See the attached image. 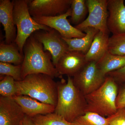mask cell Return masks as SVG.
Listing matches in <instances>:
<instances>
[{"label":"cell","mask_w":125,"mask_h":125,"mask_svg":"<svg viewBox=\"0 0 125 125\" xmlns=\"http://www.w3.org/2000/svg\"><path fill=\"white\" fill-rule=\"evenodd\" d=\"M72 125H108L107 117L90 112L78 117L72 123Z\"/></svg>","instance_id":"cell-21"},{"label":"cell","mask_w":125,"mask_h":125,"mask_svg":"<svg viewBox=\"0 0 125 125\" xmlns=\"http://www.w3.org/2000/svg\"><path fill=\"white\" fill-rule=\"evenodd\" d=\"M24 57V55L21 53L17 45L14 42L10 44L1 42L0 62L13 64L15 65H20L23 62Z\"/></svg>","instance_id":"cell-19"},{"label":"cell","mask_w":125,"mask_h":125,"mask_svg":"<svg viewBox=\"0 0 125 125\" xmlns=\"http://www.w3.org/2000/svg\"><path fill=\"white\" fill-rule=\"evenodd\" d=\"M25 115L13 97H0V125H23Z\"/></svg>","instance_id":"cell-12"},{"label":"cell","mask_w":125,"mask_h":125,"mask_svg":"<svg viewBox=\"0 0 125 125\" xmlns=\"http://www.w3.org/2000/svg\"><path fill=\"white\" fill-rule=\"evenodd\" d=\"M32 34L42 44L44 51L51 53L52 63L55 66L61 57L69 51L66 42L55 30L51 28L48 31L39 30Z\"/></svg>","instance_id":"cell-8"},{"label":"cell","mask_w":125,"mask_h":125,"mask_svg":"<svg viewBox=\"0 0 125 125\" xmlns=\"http://www.w3.org/2000/svg\"><path fill=\"white\" fill-rule=\"evenodd\" d=\"M13 98L25 115L30 117L53 113L55 108L54 105L41 102L26 95H16Z\"/></svg>","instance_id":"cell-14"},{"label":"cell","mask_w":125,"mask_h":125,"mask_svg":"<svg viewBox=\"0 0 125 125\" xmlns=\"http://www.w3.org/2000/svg\"><path fill=\"white\" fill-rule=\"evenodd\" d=\"M13 17L17 29L14 43L21 54L23 55V48L26 41L32 34L40 30L48 31L51 28L40 24L34 20L28 8V0H14Z\"/></svg>","instance_id":"cell-5"},{"label":"cell","mask_w":125,"mask_h":125,"mask_svg":"<svg viewBox=\"0 0 125 125\" xmlns=\"http://www.w3.org/2000/svg\"><path fill=\"white\" fill-rule=\"evenodd\" d=\"M0 74L1 75L11 76L15 81H20L21 75V65H13L6 62H0Z\"/></svg>","instance_id":"cell-25"},{"label":"cell","mask_w":125,"mask_h":125,"mask_svg":"<svg viewBox=\"0 0 125 125\" xmlns=\"http://www.w3.org/2000/svg\"><path fill=\"white\" fill-rule=\"evenodd\" d=\"M87 62L85 54L83 52L69 51L60 58L55 67L61 78L63 75L73 77L83 69Z\"/></svg>","instance_id":"cell-11"},{"label":"cell","mask_w":125,"mask_h":125,"mask_svg":"<svg viewBox=\"0 0 125 125\" xmlns=\"http://www.w3.org/2000/svg\"><path fill=\"white\" fill-rule=\"evenodd\" d=\"M107 118L108 125H125V108L117 109L115 114Z\"/></svg>","instance_id":"cell-26"},{"label":"cell","mask_w":125,"mask_h":125,"mask_svg":"<svg viewBox=\"0 0 125 125\" xmlns=\"http://www.w3.org/2000/svg\"><path fill=\"white\" fill-rule=\"evenodd\" d=\"M58 99L54 113L70 123L86 112L85 96L74 85L73 78L67 76L57 82Z\"/></svg>","instance_id":"cell-2"},{"label":"cell","mask_w":125,"mask_h":125,"mask_svg":"<svg viewBox=\"0 0 125 125\" xmlns=\"http://www.w3.org/2000/svg\"><path fill=\"white\" fill-rule=\"evenodd\" d=\"M30 118L35 125H72L71 123L54 113Z\"/></svg>","instance_id":"cell-22"},{"label":"cell","mask_w":125,"mask_h":125,"mask_svg":"<svg viewBox=\"0 0 125 125\" xmlns=\"http://www.w3.org/2000/svg\"><path fill=\"white\" fill-rule=\"evenodd\" d=\"M118 85H119L116 101L117 109L125 108V83Z\"/></svg>","instance_id":"cell-27"},{"label":"cell","mask_w":125,"mask_h":125,"mask_svg":"<svg viewBox=\"0 0 125 125\" xmlns=\"http://www.w3.org/2000/svg\"><path fill=\"white\" fill-rule=\"evenodd\" d=\"M72 0H29L28 8L32 17H53L66 13L71 8Z\"/></svg>","instance_id":"cell-10"},{"label":"cell","mask_w":125,"mask_h":125,"mask_svg":"<svg viewBox=\"0 0 125 125\" xmlns=\"http://www.w3.org/2000/svg\"><path fill=\"white\" fill-rule=\"evenodd\" d=\"M118 88V84L113 78L106 76L101 87L85 95L86 112H92L105 117L115 114L117 110L116 101Z\"/></svg>","instance_id":"cell-4"},{"label":"cell","mask_w":125,"mask_h":125,"mask_svg":"<svg viewBox=\"0 0 125 125\" xmlns=\"http://www.w3.org/2000/svg\"><path fill=\"white\" fill-rule=\"evenodd\" d=\"M106 76H110L118 85L125 83V66L117 70L108 73Z\"/></svg>","instance_id":"cell-28"},{"label":"cell","mask_w":125,"mask_h":125,"mask_svg":"<svg viewBox=\"0 0 125 125\" xmlns=\"http://www.w3.org/2000/svg\"><path fill=\"white\" fill-rule=\"evenodd\" d=\"M43 74L29 75L20 81H15L17 95H26L41 102L56 107L58 99L57 82Z\"/></svg>","instance_id":"cell-3"},{"label":"cell","mask_w":125,"mask_h":125,"mask_svg":"<svg viewBox=\"0 0 125 125\" xmlns=\"http://www.w3.org/2000/svg\"><path fill=\"white\" fill-rule=\"evenodd\" d=\"M92 27L84 30L85 36L81 38L64 39L69 47V51H77L86 54L89 50L96 34L99 31Z\"/></svg>","instance_id":"cell-17"},{"label":"cell","mask_w":125,"mask_h":125,"mask_svg":"<svg viewBox=\"0 0 125 125\" xmlns=\"http://www.w3.org/2000/svg\"><path fill=\"white\" fill-rule=\"evenodd\" d=\"M108 34L99 31L95 35L90 48L85 54L87 62H98L108 50Z\"/></svg>","instance_id":"cell-16"},{"label":"cell","mask_w":125,"mask_h":125,"mask_svg":"<svg viewBox=\"0 0 125 125\" xmlns=\"http://www.w3.org/2000/svg\"><path fill=\"white\" fill-rule=\"evenodd\" d=\"M15 81L12 77L5 76L0 81V94L5 97H13L18 95V90Z\"/></svg>","instance_id":"cell-24"},{"label":"cell","mask_w":125,"mask_h":125,"mask_svg":"<svg viewBox=\"0 0 125 125\" xmlns=\"http://www.w3.org/2000/svg\"><path fill=\"white\" fill-rule=\"evenodd\" d=\"M72 78L74 85L85 96L101 87L106 76L99 69L97 62H90Z\"/></svg>","instance_id":"cell-7"},{"label":"cell","mask_w":125,"mask_h":125,"mask_svg":"<svg viewBox=\"0 0 125 125\" xmlns=\"http://www.w3.org/2000/svg\"><path fill=\"white\" fill-rule=\"evenodd\" d=\"M70 9L65 13L53 17H33L34 20L38 23L46 25L55 30L62 38L66 39L81 38L85 36V33L72 26L67 18L71 16Z\"/></svg>","instance_id":"cell-9"},{"label":"cell","mask_w":125,"mask_h":125,"mask_svg":"<svg viewBox=\"0 0 125 125\" xmlns=\"http://www.w3.org/2000/svg\"><path fill=\"white\" fill-rule=\"evenodd\" d=\"M13 3L10 0H0V22L4 27L6 43L14 42L17 29L13 17Z\"/></svg>","instance_id":"cell-15"},{"label":"cell","mask_w":125,"mask_h":125,"mask_svg":"<svg viewBox=\"0 0 125 125\" xmlns=\"http://www.w3.org/2000/svg\"><path fill=\"white\" fill-rule=\"evenodd\" d=\"M88 16L83 22L75 26L83 31L88 27H92L109 34L107 22L108 16L107 0H86Z\"/></svg>","instance_id":"cell-6"},{"label":"cell","mask_w":125,"mask_h":125,"mask_svg":"<svg viewBox=\"0 0 125 125\" xmlns=\"http://www.w3.org/2000/svg\"><path fill=\"white\" fill-rule=\"evenodd\" d=\"M107 25L113 35L125 32V5L123 0H107Z\"/></svg>","instance_id":"cell-13"},{"label":"cell","mask_w":125,"mask_h":125,"mask_svg":"<svg viewBox=\"0 0 125 125\" xmlns=\"http://www.w3.org/2000/svg\"><path fill=\"white\" fill-rule=\"evenodd\" d=\"M24 60L21 64L22 79L29 75L43 74L52 78H61L58 74L49 52L45 51L42 44L32 34L23 48Z\"/></svg>","instance_id":"cell-1"},{"label":"cell","mask_w":125,"mask_h":125,"mask_svg":"<svg viewBox=\"0 0 125 125\" xmlns=\"http://www.w3.org/2000/svg\"><path fill=\"white\" fill-rule=\"evenodd\" d=\"M70 9L71 10L70 19L71 23L76 26L84 21L88 13L86 0H72Z\"/></svg>","instance_id":"cell-20"},{"label":"cell","mask_w":125,"mask_h":125,"mask_svg":"<svg viewBox=\"0 0 125 125\" xmlns=\"http://www.w3.org/2000/svg\"><path fill=\"white\" fill-rule=\"evenodd\" d=\"M108 51L113 55H125V32L109 37Z\"/></svg>","instance_id":"cell-23"},{"label":"cell","mask_w":125,"mask_h":125,"mask_svg":"<svg viewBox=\"0 0 125 125\" xmlns=\"http://www.w3.org/2000/svg\"><path fill=\"white\" fill-rule=\"evenodd\" d=\"M23 125H35L30 117L25 115L23 121Z\"/></svg>","instance_id":"cell-29"},{"label":"cell","mask_w":125,"mask_h":125,"mask_svg":"<svg viewBox=\"0 0 125 125\" xmlns=\"http://www.w3.org/2000/svg\"><path fill=\"white\" fill-rule=\"evenodd\" d=\"M97 63L102 73L106 76L108 73L125 66V55H113L108 51Z\"/></svg>","instance_id":"cell-18"}]
</instances>
